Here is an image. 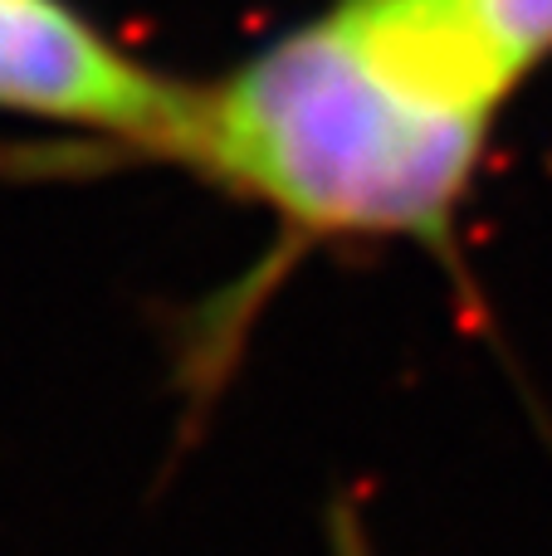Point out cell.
Wrapping results in <instances>:
<instances>
[{
  "mask_svg": "<svg viewBox=\"0 0 552 556\" xmlns=\"http://www.w3.org/2000/svg\"><path fill=\"white\" fill-rule=\"evenodd\" d=\"M328 552L333 556H377V547L367 538V522H362V513L348 498H338L328 508Z\"/></svg>",
  "mask_w": 552,
  "mask_h": 556,
  "instance_id": "obj_4",
  "label": "cell"
},
{
  "mask_svg": "<svg viewBox=\"0 0 552 556\" xmlns=\"http://www.w3.org/2000/svg\"><path fill=\"white\" fill-rule=\"evenodd\" d=\"M196 93L142 64L74 0H0V113L176 162Z\"/></svg>",
  "mask_w": 552,
  "mask_h": 556,
  "instance_id": "obj_2",
  "label": "cell"
},
{
  "mask_svg": "<svg viewBox=\"0 0 552 556\" xmlns=\"http://www.w3.org/2000/svg\"><path fill=\"white\" fill-rule=\"evenodd\" d=\"M518 93L469 0H333L196 93L176 166L293 244H416L460 274V211Z\"/></svg>",
  "mask_w": 552,
  "mask_h": 556,
  "instance_id": "obj_1",
  "label": "cell"
},
{
  "mask_svg": "<svg viewBox=\"0 0 552 556\" xmlns=\"http://www.w3.org/2000/svg\"><path fill=\"white\" fill-rule=\"evenodd\" d=\"M469 5L518 84L552 59V0H469Z\"/></svg>",
  "mask_w": 552,
  "mask_h": 556,
  "instance_id": "obj_3",
  "label": "cell"
}]
</instances>
